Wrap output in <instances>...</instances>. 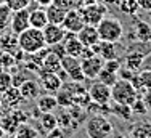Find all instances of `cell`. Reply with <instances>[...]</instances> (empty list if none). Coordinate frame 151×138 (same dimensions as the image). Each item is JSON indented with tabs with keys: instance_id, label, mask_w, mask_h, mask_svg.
I'll list each match as a JSON object with an SVG mask.
<instances>
[{
	"instance_id": "obj_22",
	"label": "cell",
	"mask_w": 151,
	"mask_h": 138,
	"mask_svg": "<svg viewBox=\"0 0 151 138\" xmlns=\"http://www.w3.org/2000/svg\"><path fill=\"white\" fill-rule=\"evenodd\" d=\"M61 69V58L53 53L52 50H48V53L45 55L44 61H42V68L40 71H47V72H58Z\"/></svg>"
},
{
	"instance_id": "obj_10",
	"label": "cell",
	"mask_w": 151,
	"mask_h": 138,
	"mask_svg": "<svg viewBox=\"0 0 151 138\" xmlns=\"http://www.w3.org/2000/svg\"><path fill=\"white\" fill-rule=\"evenodd\" d=\"M88 95H90V100L95 103L106 104L111 101V87H108L106 83L100 80H95L88 87Z\"/></svg>"
},
{
	"instance_id": "obj_14",
	"label": "cell",
	"mask_w": 151,
	"mask_h": 138,
	"mask_svg": "<svg viewBox=\"0 0 151 138\" xmlns=\"http://www.w3.org/2000/svg\"><path fill=\"white\" fill-rule=\"evenodd\" d=\"M63 43H64V48H66V55H71V56L81 60L82 50H84L85 45H82V42L77 39V34L66 31V35H64V39H63Z\"/></svg>"
},
{
	"instance_id": "obj_39",
	"label": "cell",
	"mask_w": 151,
	"mask_h": 138,
	"mask_svg": "<svg viewBox=\"0 0 151 138\" xmlns=\"http://www.w3.org/2000/svg\"><path fill=\"white\" fill-rule=\"evenodd\" d=\"M24 80H26V77H24L21 72H15V74L12 75V83H13V87H19Z\"/></svg>"
},
{
	"instance_id": "obj_37",
	"label": "cell",
	"mask_w": 151,
	"mask_h": 138,
	"mask_svg": "<svg viewBox=\"0 0 151 138\" xmlns=\"http://www.w3.org/2000/svg\"><path fill=\"white\" fill-rule=\"evenodd\" d=\"M105 69H108V71H113V72H119L121 69V60L119 58H114V60H106L105 61V66H103Z\"/></svg>"
},
{
	"instance_id": "obj_48",
	"label": "cell",
	"mask_w": 151,
	"mask_h": 138,
	"mask_svg": "<svg viewBox=\"0 0 151 138\" xmlns=\"http://www.w3.org/2000/svg\"><path fill=\"white\" fill-rule=\"evenodd\" d=\"M150 18H151V12H150Z\"/></svg>"
},
{
	"instance_id": "obj_41",
	"label": "cell",
	"mask_w": 151,
	"mask_h": 138,
	"mask_svg": "<svg viewBox=\"0 0 151 138\" xmlns=\"http://www.w3.org/2000/svg\"><path fill=\"white\" fill-rule=\"evenodd\" d=\"M138 5L145 12H151V0H138Z\"/></svg>"
},
{
	"instance_id": "obj_31",
	"label": "cell",
	"mask_w": 151,
	"mask_h": 138,
	"mask_svg": "<svg viewBox=\"0 0 151 138\" xmlns=\"http://www.w3.org/2000/svg\"><path fill=\"white\" fill-rule=\"evenodd\" d=\"M10 18H12V10L6 3L0 5V35L5 32V29L10 26Z\"/></svg>"
},
{
	"instance_id": "obj_45",
	"label": "cell",
	"mask_w": 151,
	"mask_h": 138,
	"mask_svg": "<svg viewBox=\"0 0 151 138\" xmlns=\"http://www.w3.org/2000/svg\"><path fill=\"white\" fill-rule=\"evenodd\" d=\"M5 135H6V132L2 129V127H0V138H5Z\"/></svg>"
},
{
	"instance_id": "obj_28",
	"label": "cell",
	"mask_w": 151,
	"mask_h": 138,
	"mask_svg": "<svg viewBox=\"0 0 151 138\" xmlns=\"http://www.w3.org/2000/svg\"><path fill=\"white\" fill-rule=\"evenodd\" d=\"M15 138H39V130L31 124L24 122L18 127V130L15 132Z\"/></svg>"
},
{
	"instance_id": "obj_30",
	"label": "cell",
	"mask_w": 151,
	"mask_h": 138,
	"mask_svg": "<svg viewBox=\"0 0 151 138\" xmlns=\"http://www.w3.org/2000/svg\"><path fill=\"white\" fill-rule=\"evenodd\" d=\"M117 6H119V10L122 13L129 14V16H134L140 8L138 0H119V2H117Z\"/></svg>"
},
{
	"instance_id": "obj_1",
	"label": "cell",
	"mask_w": 151,
	"mask_h": 138,
	"mask_svg": "<svg viewBox=\"0 0 151 138\" xmlns=\"http://www.w3.org/2000/svg\"><path fill=\"white\" fill-rule=\"evenodd\" d=\"M18 45H19V48L23 50V53H26V55L42 50L44 47H47L45 39H44V31L29 26L26 31L18 34Z\"/></svg>"
},
{
	"instance_id": "obj_19",
	"label": "cell",
	"mask_w": 151,
	"mask_h": 138,
	"mask_svg": "<svg viewBox=\"0 0 151 138\" xmlns=\"http://www.w3.org/2000/svg\"><path fill=\"white\" fill-rule=\"evenodd\" d=\"M45 12H47V18H48V23H53V24H61L66 16V12L68 10L64 6L58 5V3L52 2L48 6H45Z\"/></svg>"
},
{
	"instance_id": "obj_46",
	"label": "cell",
	"mask_w": 151,
	"mask_h": 138,
	"mask_svg": "<svg viewBox=\"0 0 151 138\" xmlns=\"http://www.w3.org/2000/svg\"><path fill=\"white\" fill-rule=\"evenodd\" d=\"M2 3H5V0H0V5H2Z\"/></svg>"
},
{
	"instance_id": "obj_9",
	"label": "cell",
	"mask_w": 151,
	"mask_h": 138,
	"mask_svg": "<svg viewBox=\"0 0 151 138\" xmlns=\"http://www.w3.org/2000/svg\"><path fill=\"white\" fill-rule=\"evenodd\" d=\"M61 26L64 27V31L77 34V32L85 26V21H84V18H82L81 12H79V8H69L68 10Z\"/></svg>"
},
{
	"instance_id": "obj_17",
	"label": "cell",
	"mask_w": 151,
	"mask_h": 138,
	"mask_svg": "<svg viewBox=\"0 0 151 138\" xmlns=\"http://www.w3.org/2000/svg\"><path fill=\"white\" fill-rule=\"evenodd\" d=\"M19 92L23 95L24 101H32V100H37V96L40 95V83L32 80V79H26L19 87Z\"/></svg>"
},
{
	"instance_id": "obj_40",
	"label": "cell",
	"mask_w": 151,
	"mask_h": 138,
	"mask_svg": "<svg viewBox=\"0 0 151 138\" xmlns=\"http://www.w3.org/2000/svg\"><path fill=\"white\" fill-rule=\"evenodd\" d=\"M53 2L58 3V5H61V6H64L66 10L74 8V0H53Z\"/></svg>"
},
{
	"instance_id": "obj_6",
	"label": "cell",
	"mask_w": 151,
	"mask_h": 138,
	"mask_svg": "<svg viewBox=\"0 0 151 138\" xmlns=\"http://www.w3.org/2000/svg\"><path fill=\"white\" fill-rule=\"evenodd\" d=\"M61 68L66 71L69 80L81 82V83L85 80V75H84V72H82L81 60H79V58H74L71 55H64L63 58H61Z\"/></svg>"
},
{
	"instance_id": "obj_24",
	"label": "cell",
	"mask_w": 151,
	"mask_h": 138,
	"mask_svg": "<svg viewBox=\"0 0 151 138\" xmlns=\"http://www.w3.org/2000/svg\"><path fill=\"white\" fill-rule=\"evenodd\" d=\"M109 104H111V114L117 116L122 121H130L132 119V114H134L132 106L124 104V103H117V101H113V100H111Z\"/></svg>"
},
{
	"instance_id": "obj_43",
	"label": "cell",
	"mask_w": 151,
	"mask_h": 138,
	"mask_svg": "<svg viewBox=\"0 0 151 138\" xmlns=\"http://www.w3.org/2000/svg\"><path fill=\"white\" fill-rule=\"evenodd\" d=\"M117 2H119V0H103V3H105L106 6H113V5H117Z\"/></svg>"
},
{
	"instance_id": "obj_8",
	"label": "cell",
	"mask_w": 151,
	"mask_h": 138,
	"mask_svg": "<svg viewBox=\"0 0 151 138\" xmlns=\"http://www.w3.org/2000/svg\"><path fill=\"white\" fill-rule=\"evenodd\" d=\"M105 66V60L98 55H92L90 58H85V60H81V68L82 72H84L85 79H96L100 74V71Z\"/></svg>"
},
{
	"instance_id": "obj_4",
	"label": "cell",
	"mask_w": 151,
	"mask_h": 138,
	"mask_svg": "<svg viewBox=\"0 0 151 138\" xmlns=\"http://www.w3.org/2000/svg\"><path fill=\"white\" fill-rule=\"evenodd\" d=\"M137 98H138V90L132 85L130 80L117 79V82L111 87V100L113 101L132 106Z\"/></svg>"
},
{
	"instance_id": "obj_35",
	"label": "cell",
	"mask_w": 151,
	"mask_h": 138,
	"mask_svg": "<svg viewBox=\"0 0 151 138\" xmlns=\"http://www.w3.org/2000/svg\"><path fill=\"white\" fill-rule=\"evenodd\" d=\"M13 83H12V75L8 72H2L0 71V93L5 92L6 88H10Z\"/></svg>"
},
{
	"instance_id": "obj_33",
	"label": "cell",
	"mask_w": 151,
	"mask_h": 138,
	"mask_svg": "<svg viewBox=\"0 0 151 138\" xmlns=\"http://www.w3.org/2000/svg\"><path fill=\"white\" fill-rule=\"evenodd\" d=\"M138 79H140V83H142V88L150 90L151 88V68L140 71L138 72Z\"/></svg>"
},
{
	"instance_id": "obj_15",
	"label": "cell",
	"mask_w": 151,
	"mask_h": 138,
	"mask_svg": "<svg viewBox=\"0 0 151 138\" xmlns=\"http://www.w3.org/2000/svg\"><path fill=\"white\" fill-rule=\"evenodd\" d=\"M77 39L82 42V45L93 47L95 43L100 42L98 29H96V26H92V24H85V26L77 32Z\"/></svg>"
},
{
	"instance_id": "obj_3",
	"label": "cell",
	"mask_w": 151,
	"mask_h": 138,
	"mask_svg": "<svg viewBox=\"0 0 151 138\" xmlns=\"http://www.w3.org/2000/svg\"><path fill=\"white\" fill-rule=\"evenodd\" d=\"M85 132L88 138H109L113 135V124L103 114H93L85 121Z\"/></svg>"
},
{
	"instance_id": "obj_32",
	"label": "cell",
	"mask_w": 151,
	"mask_h": 138,
	"mask_svg": "<svg viewBox=\"0 0 151 138\" xmlns=\"http://www.w3.org/2000/svg\"><path fill=\"white\" fill-rule=\"evenodd\" d=\"M117 79H119V75H117V72H113V71H108V69L103 68L101 71H100L98 77H96V80L106 83L108 87H113L114 83L117 82Z\"/></svg>"
},
{
	"instance_id": "obj_23",
	"label": "cell",
	"mask_w": 151,
	"mask_h": 138,
	"mask_svg": "<svg viewBox=\"0 0 151 138\" xmlns=\"http://www.w3.org/2000/svg\"><path fill=\"white\" fill-rule=\"evenodd\" d=\"M29 23L32 27L37 29H44L48 24V18H47V12L44 8H35V10H29Z\"/></svg>"
},
{
	"instance_id": "obj_13",
	"label": "cell",
	"mask_w": 151,
	"mask_h": 138,
	"mask_svg": "<svg viewBox=\"0 0 151 138\" xmlns=\"http://www.w3.org/2000/svg\"><path fill=\"white\" fill-rule=\"evenodd\" d=\"M2 106H6L8 109H15V108H18L21 103L24 101L23 95H21L19 88L18 87H10V88H6L5 92H2Z\"/></svg>"
},
{
	"instance_id": "obj_12",
	"label": "cell",
	"mask_w": 151,
	"mask_h": 138,
	"mask_svg": "<svg viewBox=\"0 0 151 138\" xmlns=\"http://www.w3.org/2000/svg\"><path fill=\"white\" fill-rule=\"evenodd\" d=\"M42 31H44V39H45L47 47H52V45H55V43L63 42L64 35H66V31H64V27L61 26V24L48 23Z\"/></svg>"
},
{
	"instance_id": "obj_29",
	"label": "cell",
	"mask_w": 151,
	"mask_h": 138,
	"mask_svg": "<svg viewBox=\"0 0 151 138\" xmlns=\"http://www.w3.org/2000/svg\"><path fill=\"white\" fill-rule=\"evenodd\" d=\"M132 138H151V125L146 122H138L132 127Z\"/></svg>"
},
{
	"instance_id": "obj_21",
	"label": "cell",
	"mask_w": 151,
	"mask_h": 138,
	"mask_svg": "<svg viewBox=\"0 0 151 138\" xmlns=\"http://www.w3.org/2000/svg\"><path fill=\"white\" fill-rule=\"evenodd\" d=\"M134 35H135L137 40L142 42V43L151 42V26L146 23V21L138 19L134 24Z\"/></svg>"
},
{
	"instance_id": "obj_25",
	"label": "cell",
	"mask_w": 151,
	"mask_h": 138,
	"mask_svg": "<svg viewBox=\"0 0 151 138\" xmlns=\"http://www.w3.org/2000/svg\"><path fill=\"white\" fill-rule=\"evenodd\" d=\"M55 96H56V101H58V108H61V109H68V108H71L74 104L73 93H71L64 85L55 93Z\"/></svg>"
},
{
	"instance_id": "obj_44",
	"label": "cell",
	"mask_w": 151,
	"mask_h": 138,
	"mask_svg": "<svg viewBox=\"0 0 151 138\" xmlns=\"http://www.w3.org/2000/svg\"><path fill=\"white\" fill-rule=\"evenodd\" d=\"M111 138H127L124 133H116V135H111Z\"/></svg>"
},
{
	"instance_id": "obj_20",
	"label": "cell",
	"mask_w": 151,
	"mask_h": 138,
	"mask_svg": "<svg viewBox=\"0 0 151 138\" xmlns=\"http://www.w3.org/2000/svg\"><path fill=\"white\" fill-rule=\"evenodd\" d=\"M37 108L40 112H53L58 108V101H56L55 93H45V95L37 96Z\"/></svg>"
},
{
	"instance_id": "obj_18",
	"label": "cell",
	"mask_w": 151,
	"mask_h": 138,
	"mask_svg": "<svg viewBox=\"0 0 151 138\" xmlns=\"http://www.w3.org/2000/svg\"><path fill=\"white\" fill-rule=\"evenodd\" d=\"M146 56L143 52H138V50H132V52H129L127 55L124 58V66L132 69V71L138 72L140 68L143 66V63H145Z\"/></svg>"
},
{
	"instance_id": "obj_11",
	"label": "cell",
	"mask_w": 151,
	"mask_h": 138,
	"mask_svg": "<svg viewBox=\"0 0 151 138\" xmlns=\"http://www.w3.org/2000/svg\"><path fill=\"white\" fill-rule=\"evenodd\" d=\"M39 83L47 93H56L63 87V80L58 77L56 72L39 71Z\"/></svg>"
},
{
	"instance_id": "obj_27",
	"label": "cell",
	"mask_w": 151,
	"mask_h": 138,
	"mask_svg": "<svg viewBox=\"0 0 151 138\" xmlns=\"http://www.w3.org/2000/svg\"><path fill=\"white\" fill-rule=\"evenodd\" d=\"M39 122H40L44 132L50 133L52 130H56L58 127V121H56V116L53 112H42L40 117H39Z\"/></svg>"
},
{
	"instance_id": "obj_16",
	"label": "cell",
	"mask_w": 151,
	"mask_h": 138,
	"mask_svg": "<svg viewBox=\"0 0 151 138\" xmlns=\"http://www.w3.org/2000/svg\"><path fill=\"white\" fill-rule=\"evenodd\" d=\"M95 55L101 56L103 60H114L117 58V48H116V42H106V40H100L98 43L92 47Z\"/></svg>"
},
{
	"instance_id": "obj_7",
	"label": "cell",
	"mask_w": 151,
	"mask_h": 138,
	"mask_svg": "<svg viewBox=\"0 0 151 138\" xmlns=\"http://www.w3.org/2000/svg\"><path fill=\"white\" fill-rule=\"evenodd\" d=\"M31 26L29 23V6L27 8H21L12 12V18H10V29L15 35L21 34Z\"/></svg>"
},
{
	"instance_id": "obj_38",
	"label": "cell",
	"mask_w": 151,
	"mask_h": 138,
	"mask_svg": "<svg viewBox=\"0 0 151 138\" xmlns=\"http://www.w3.org/2000/svg\"><path fill=\"white\" fill-rule=\"evenodd\" d=\"M146 109H148V106H146V104H145V101H143L140 96L137 98V100L134 101V104H132V111L138 112V114H145V112H148Z\"/></svg>"
},
{
	"instance_id": "obj_26",
	"label": "cell",
	"mask_w": 151,
	"mask_h": 138,
	"mask_svg": "<svg viewBox=\"0 0 151 138\" xmlns=\"http://www.w3.org/2000/svg\"><path fill=\"white\" fill-rule=\"evenodd\" d=\"M0 127L6 132V135H15V132L18 130L19 124H18V121L12 116V112H6V114H3L0 117Z\"/></svg>"
},
{
	"instance_id": "obj_34",
	"label": "cell",
	"mask_w": 151,
	"mask_h": 138,
	"mask_svg": "<svg viewBox=\"0 0 151 138\" xmlns=\"http://www.w3.org/2000/svg\"><path fill=\"white\" fill-rule=\"evenodd\" d=\"M32 0H5V3L10 6V10L12 12H15V10H21V8H27V6L31 5Z\"/></svg>"
},
{
	"instance_id": "obj_5",
	"label": "cell",
	"mask_w": 151,
	"mask_h": 138,
	"mask_svg": "<svg viewBox=\"0 0 151 138\" xmlns=\"http://www.w3.org/2000/svg\"><path fill=\"white\" fill-rule=\"evenodd\" d=\"M82 18H84L85 24H92V26H98V23L106 16L108 6L105 3H87V5L79 6Z\"/></svg>"
},
{
	"instance_id": "obj_36",
	"label": "cell",
	"mask_w": 151,
	"mask_h": 138,
	"mask_svg": "<svg viewBox=\"0 0 151 138\" xmlns=\"http://www.w3.org/2000/svg\"><path fill=\"white\" fill-rule=\"evenodd\" d=\"M10 112H12V116L18 121V124H19V125L24 124V122H27V117H29V116H27L23 109H19V108H15V109H10Z\"/></svg>"
},
{
	"instance_id": "obj_42",
	"label": "cell",
	"mask_w": 151,
	"mask_h": 138,
	"mask_svg": "<svg viewBox=\"0 0 151 138\" xmlns=\"http://www.w3.org/2000/svg\"><path fill=\"white\" fill-rule=\"evenodd\" d=\"M35 2L39 3V6H48L53 0H35Z\"/></svg>"
},
{
	"instance_id": "obj_2",
	"label": "cell",
	"mask_w": 151,
	"mask_h": 138,
	"mask_svg": "<svg viewBox=\"0 0 151 138\" xmlns=\"http://www.w3.org/2000/svg\"><path fill=\"white\" fill-rule=\"evenodd\" d=\"M96 29H98V34H100V40L117 43L124 37V26L117 18H113V16H105L98 23Z\"/></svg>"
},
{
	"instance_id": "obj_47",
	"label": "cell",
	"mask_w": 151,
	"mask_h": 138,
	"mask_svg": "<svg viewBox=\"0 0 151 138\" xmlns=\"http://www.w3.org/2000/svg\"><path fill=\"white\" fill-rule=\"evenodd\" d=\"M0 109H2V101H0Z\"/></svg>"
}]
</instances>
